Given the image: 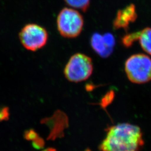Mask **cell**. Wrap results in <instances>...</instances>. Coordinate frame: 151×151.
I'll return each mask as SVG.
<instances>
[{"label": "cell", "mask_w": 151, "mask_h": 151, "mask_svg": "<svg viewBox=\"0 0 151 151\" xmlns=\"http://www.w3.org/2000/svg\"><path fill=\"white\" fill-rule=\"evenodd\" d=\"M143 145L139 127L129 123H120L108 129L100 149L101 151H139Z\"/></svg>", "instance_id": "obj_1"}, {"label": "cell", "mask_w": 151, "mask_h": 151, "mask_svg": "<svg viewBox=\"0 0 151 151\" xmlns=\"http://www.w3.org/2000/svg\"><path fill=\"white\" fill-rule=\"evenodd\" d=\"M125 71L132 82L147 83L151 81V58L146 54L132 55L125 62Z\"/></svg>", "instance_id": "obj_2"}, {"label": "cell", "mask_w": 151, "mask_h": 151, "mask_svg": "<svg viewBox=\"0 0 151 151\" xmlns=\"http://www.w3.org/2000/svg\"><path fill=\"white\" fill-rule=\"evenodd\" d=\"M83 24V16L78 11L72 8L63 9L57 19L58 30L65 38L77 37L82 31Z\"/></svg>", "instance_id": "obj_3"}, {"label": "cell", "mask_w": 151, "mask_h": 151, "mask_svg": "<svg viewBox=\"0 0 151 151\" xmlns=\"http://www.w3.org/2000/svg\"><path fill=\"white\" fill-rule=\"evenodd\" d=\"M92 72L91 58L85 54L76 53L68 60L65 67L64 73L68 81L80 82L88 79Z\"/></svg>", "instance_id": "obj_4"}, {"label": "cell", "mask_w": 151, "mask_h": 151, "mask_svg": "<svg viewBox=\"0 0 151 151\" xmlns=\"http://www.w3.org/2000/svg\"><path fill=\"white\" fill-rule=\"evenodd\" d=\"M19 36L23 47L33 52L42 48L48 39L46 29L35 24H29L24 26Z\"/></svg>", "instance_id": "obj_5"}, {"label": "cell", "mask_w": 151, "mask_h": 151, "mask_svg": "<svg viewBox=\"0 0 151 151\" xmlns=\"http://www.w3.org/2000/svg\"><path fill=\"white\" fill-rule=\"evenodd\" d=\"M90 43L93 50L101 57L105 58L112 54L115 45V39L111 34L101 35L96 32L92 35Z\"/></svg>", "instance_id": "obj_6"}, {"label": "cell", "mask_w": 151, "mask_h": 151, "mask_svg": "<svg viewBox=\"0 0 151 151\" xmlns=\"http://www.w3.org/2000/svg\"><path fill=\"white\" fill-rule=\"evenodd\" d=\"M139 41L143 50L147 54L151 55V28L127 34L122 38V43L125 47H131L136 41Z\"/></svg>", "instance_id": "obj_7"}, {"label": "cell", "mask_w": 151, "mask_h": 151, "mask_svg": "<svg viewBox=\"0 0 151 151\" xmlns=\"http://www.w3.org/2000/svg\"><path fill=\"white\" fill-rule=\"evenodd\" d=\"M137 14L134 5L130 4L118 11L113 21L114 29H123L127 30L130 24L135 22Z\"/></svg>", "instance_id": "obj_8"}, {"label": "cell", "mask_w": 151, "mask_h": 151, "mask_svg": "<svg viewBox=\"0 0 151 151\" xmlns=\"http://www.w3.org/2000/svg\"><path fill=\"white\" fill-rule=\"evenodd\" d=\"M65 3L71 7L86 11L90 4L91 0H65Z\"/></svg>", "instance_id": "obj_9"}, {"label": "cell", "mask_w": 151, "mask_h": 151, "mask_svg": "<svg viewBox=\"0 0 151 151\" xmlns=\"http://www.w3.org/2000/svg\"><path fill=\"white\" fill-rule=\"evenodd\" d=\"M43 151H56L53 148H47V149H45V150H44Z\"/></svg>", "instance_id": "obj_10"}]
</instances>
